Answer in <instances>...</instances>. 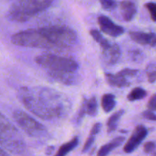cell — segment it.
Masks as SVG:
<instances>
[{
  "mask_svg": "<svg viewBox=\"0 0 156 156\" xmlns=\"http://www.w3.org/2000/svg\"><path fill=\"white\" fill-rule=\"evenodd\" d=\"M20 98L28 111L40 118H60L70 110V102L66 96L47 88H22Z\"/></svg>",
  "mask_w": 156,
  "mask_h": 156,
  "instance_id": "cell-1",
  "label": "cell"
},
{
  "mask_svg": "<svg viewBox=\"0 0 156 156\" xmlns=\"http://www.w3.org/2000/svg\"><path fill=\"white\" fill-rule=\"evenodd\" d=\"M77 41L76 32L61 25L48 26L37 29H27L14 34L12 44L24 47L41 49L68 48Z\"/></svg>",
  "mask_w": 156,
  "mask_h": 156,
  "instance_id": "cell-2",
  "label": "cell"
},
{
  "mask_svg": "<svg viewBox=\"0 0 156 156\" xmlns=\"http://www.w3.org/2000/svg\"><path fill=\"white\" fill-rule=\"evenodd\" d=\"M0 146L12 154H22L26 144L16 127L0 113Z\"/></svg>",
  "mask_w": 156,
  "mask_h": 156,
  "instance_id": "cell-3",
  "label": "cell"
},
{
  "mask_svg": "<svg viewBox=\"0 0 156 156\" xmlns=\"http://www.w3.org/2000/svg\"><path fill=\"white\" fill-rule=\"evenodd\" d=\"M54 0H17L12 5L8 16L9 19L24 22L51 5Z\"/></svg>",
  "mask_w": 156,
  "mask_h": 156,
  "instance_id": "cell-4",
  "label": "cell"
},
{
  "mask_svg": "<svg viewBox=\"0 0 156 156\" xmlns=\"http://www.w3.org/2000/svg\"><path fill=\"white\" fill-rule=\"evenodd\" d=\"M35 61L38 65L47 69L52 78L65 73H76L79 69V65L74 59L50 53L40 55L37 56Z\"/></svg>",
  "mask_w": 156,
  "mask_h": 156,
  "instance_id": "cell-5",
  "label": "cell"
},
{
  "mask_svg": "<svg viewBox=\"0 0 156 156\" xmlns=\"http://www.w3.org/2000/svg\"><path fill=\"white\" fill-rule=\"evenodd\" d=\"M13 117L24 132L31 137H42L47 133L46 128L40 122L22 111H15Z\"/></svg>",
  "mask_w": 156,
  "mask_h": 156,
  "instance_id": "cell-6",
  "label": "cell"
},
{
  "mask_svg": "<svg viewBox=\"0 0 156 156\" xmlns=\"http://www.w3.org/2000/svg\"><path fill=\"white\" fill-rule=\"evenodd\" d=\"M148 135V130L145 126L140 125L135 128L133 132L132 135L128 140L127 143L125 144L123 147V151L126 153H132L140 144L143 143V140L146 139Z\"/></svg>",
  "mask_w": 156,
  "mask_h": 156,
  "instance_id": "cell-7",
  "label": "cell"
},
{
  "mask_svg": "<svg viewBox=\"0 0 156 156\" xmlns=\"http://www.w3.org/2000/svg\"><path fill=\"white\" fill-rule=\"evenodd\" d=\"M98 24L103 33L113 37H117L124 33V28L120 25L116 24L111 18L108 17L101 15L98 18Z\"/></svg>",
  "mask_w": 156,
  "mask_h": 156,
  "instance_id": "cell-8",
  "label": "cell"
},
{
  "mask_svg": "<svg viewBox=\"0 0 156 156\" xmlns=\"http://www.w3.org/2000/svg\"><path fill=\"white\" fill-rule=\"evenodd\" d=\"M131 39L141 45L156 46V34L154 33H145L140 31H132L129 33Z\"/></svg>",
  "mask_w": 156,
  "mask_h": 156,
  "instance_id": "cell-9",
  "label": "cell"
},
{
  "mask_svg": "<svg viewBox=\"0 0 156 156\" xmlns=\"http://www.w3.org/2000/svg\"><path fill=\"white\" fill-rule=\"evenodd\" d=\"M103 55L107 63L114 65L120 60L121 56V50L117 44H112L108 50L103 51Z\"/></svg>",
  "mask_w": 156,
  "mask_h": 156,
  "instance_id": "cell-10",
  "label": "cell"
},
{
  "mask_svg": "<svg viewBox=\"0 0 156 156\" xmlns=\"http://www.w3.org/2000/svg\"><path fill=\"white\" fill-rule=\"evenodd\" d=\"M120 9L122 17L126 21H132L137 12L135 3L129 0H124L120 3Z\"/></svg>",
  "mask_w": 156,
  "mask_h": 156,
  "instance_id": "cell-11",
  "label": "cell"
},
{
  "mask_svg": "<svg viewBox=\"0 0 156 156\" xmlns=\"http://www.w3.org/2000/svg\"><path fill=\"white\" fill-rule=\"evenodd\" d=\"M107 81L111 85L117 88H125L129 85V82L126 79V76L122 74L120 72L116 74L107 73L105 75Z\"/></svg>",
  "mask_w": 156,
  "mask_h": 156,
  "instance_id": "cell-12",
  "label": "cell"
},
{
  "mask_svg": "<svg viewBox=\"0 0 156 156\" xmlns=\"http://www.w3.org/2000/svg\"><path fill=\"white\" fill-rule=\"evenodd\" d=\"M124 140H125L124 137L123 136L117 137V138L113 140L111 142H110L109 143H108V144L102 146V147L100 149V150L98 151V155L105 156L108 155L109 153H111V152L113 150V149H115V148H117L118 146H120V145L123 144Z\"/></svg>",
  "mask_w": 156,
  "mask_h": 156,
  "instance_id": "cell-13",
  "label": "cell"
},
{
  "mask_svg": "<svg viewBox=\"0 0 156 156\" xmlns=\"http://www.w3.org/2000/svg\"><path fill=\"white\" fill-rule=\"evenodd\" d=\"M101 123H97L93 126L92 129H91V133H90L89 136L88 137L85 145H84V147L83 149H82V152H87V151L91 147L93 143H94L96 136L99 133V132L101 131Z\"/></svg>",
  "mask_w": 156,
  "mask_h": 156,
  "instance_id": "cell-14",
  "label": "cell"
},
{
  "mask_svg": "<svg viewBox=\"0 0 156 156\" xmlns=\"http://www.w3.org/2000/svg\"><path fill=\"white\" fill-rule=\"evenodd\" d=\"M101 106L106 113L113 111L116 106L115 96L113 94H104L101 98Z\"/></svg>",
  "mask_w": 156,
  "mask_h": 156,
  "instance_id": "cell-15",
  "label": "cell"
},
{
  "mask_svg": "<svg viewBox=\"0 0 156 156\" xmlns=\"http://www.w3.org/2000/svg\"><path fill=\"white\" fill-rule=\"evenodd\" d=\"M91 34V36L92 37L93 39L98 43V44L100 45V47H101L102 51H105L107 50L111 46V43H110L108 41V40H107L103 35L101 34L100 31H98V30H91L90 31Z\"/></svg>",
  "mask_w": 156,
  "mask_h": 156,
  "instance_id": "cell-16",
  "label": "cell"
},
{
  "mask_svg": "<svg viewBox=\"0 0 156 156\" xmlns=\"http://www.w3.org/2000/svg\"><path fill=\"white\" fill-rule=\"evenodd\" d=\"M79 144V138L78 137H74L72 140H70L68 143L62 145L59 149L58 152H56V155L58 156H64L67 154L69 153L70 152L76 149V146Z\"/></svg>",
  "mask_w": 156,
  "mask_h": 156,
  "instance_id": "cell-17",
  "label": "cell"
},
{
  "mask_svg": "<svg viewBox=\"0 0 156 156\" xmlns=\"http://www.w3.org/2000/svg\"><path fill=\"white\" fill-rule=\"evenodd\" d=\"M124 114V111L123 110H120L117 112L114 113L112 116H111L109 119H108V123H107V127H108V132L109 133L114 132L117 127L120 119L121 118L122 116Z\"/></svg>",
  "mask_w": 156,
  "mask_h": 156,
  "instance_id": "cell-18",
  "label": "cell"
},
{
  "mask_svg": "<svg viewBox=\"0 0 156 156\" xmlns=\"http://www.w3.org/2000/svg\"><path fill=\"white\" fill-rule=\"evenodd\" d=\"M147 95V92L146 90L142 88H135L129 92L128 94L127 99L129 101H135L141 100Z\"/></svg>",
  "mask_w": 156,
  "mask_h": 156,
  "instance_id": "cell-19",
  "label": "cell"
},
{
  "mask_svg": "<svg viewBox=\"0 0 156 156\" xmlns=\"http://www.w3.org/2000/svg\"><path fill=\"white\" fill-rule=\"evenodd\" d=\"M87 114L91 117H95L98 113V101L95 97H92L86 101Z\"/></svg>",
  "mask_w": 156,
  "mask_h": 156,
  "instance_id": "cell-20",
  "label": "cell"
},
{
  "mask_svg": "<svg viewBox=\"0 0 156 156\" xmlns=\"http://www.w3.org/2000/svg\"><path fill=\"white\" fill-rule=\"evenodd\" d=\"M146 74L150 83L156 82V65H149L146 69Z\"/></svg>",
  "mask_w": 156,
  "mask_h": 156,
  "instance_id": "cell-21",
  "label": "cell"
},
{
  "mask_svg": "<svg viewBox=\"0 0 156 156\" xmlns=\"http://www.w3.org/2000/svg\"><path fill=\"white\" fill-rule=\"evenodd\" d=\"M86 101L87 99H84L83 101H82V106H81L80 110L79 111V114H78L77 117H76V123L78 124L80 123V122L82 121V119L84 118L85 115L87 114V108H86Z\"/></svg>",
  "mask_w": 156,
  "mask_h": 156,
  "instance_id": "cell-22",
  "label": "cell"
},
{
  "mask_svg": "<svg viewBox=\"0 0 156 156\" xmlns=\"http://www.w3.org/2000/svg\"><path fill=\"white\" fill-rule=\"evenodd\" d=\"M99 1H100L102 8L105 10L111 11L116 7L115 0H99Z\"/></svg>",
  "mask_w": 156,
  "mask_h": 156,
  "instance_id": "cell-23",
  "label": "cell"
},
{
  "mask_svg": "<svg viewBox=\"0 0 156 156\" xmlns=\"http://www.w3.org/2000/svg\"><path fill=\"white\" fill-rule=\"evenodd\" d=\"M146 9L149 11L150 14L151 18L153 21L156 22V3L155 2H149L145 5Z\"/></svg>",
  "mask_w": 156,
  "mask_h": 156,
  "instance_id": "cell-24",
  "label": "cell"
},
{
  "mask_svg": "<svg viewBox=\"0 0 156 156\" xmlns=\"http://www.w3.org/2000/svg\"><path fill=\"white\" fill-rule=\"evenodd\" d=\"M156 148V144L154 142H148L144 145L143 150L146 153H151L153 152Z\"/></svg>",
  "mask_w": 156,
  "mask_h": 156,
  "instance_id": "cell-25",
  "label": "cell"
},
{
  "mask_svg": "<svg viewBox=\"0 0 156 156\" xmlns=\"http://www.w3.org/2000/svg\"><path fill=\"white\" fill-rule=\"evenodd\" d=\"M143 117L149 120H152V121H156V114L152 112V111L149 110V111H146L143 113Z\"/></svg>",
  "mask_w": 156,
  "mask_h": 156,
  "instance_id": "cell-26",
  "label": "cell"
},
{
  "mask_svg": "<svg viewBox=\"0 0 156 156\" xmlns=\"http://www.w3.org/2000/svg\"><path fill=\"white\" fill-rule=\"evenodd\" d=\"M120 73L125 76H134L138 73V70L136 69H124L121 70Z\"/></svg>",
  "mask_w": 156,
  "mask_h": 156,
  "instance_id": "cell-27",
  "label": "cell"
},
{
  "mask_svg": "<svg viewBox=\"0 0 156 156\" xmlns=\"http://www.w3.org/2000/svg\"><path fill=\"white\" fill-rule=\"evenodd\" d=\"M148 108L151 111H156V94H154L149 101Z\"/></svg>",
  "mask_w": 156,
  "mask_h": 156,
  "instance_id": "cell-28",
  "label": "cell"
},
{
  "mask_svg": "<svg viewBox=\"0 0 156 156\" xmlns=\"http://www.w3.org/2000/svg\"><path fill=\"white\" fill-rule=\"evenodd\" d=\"M8 153L7 152H5V151H3L2 149L0 148V155H7Z\"/></svg>",
  "mask_w": 156,
  "mask_h": 156,
  "instance_id": "cell-29",
  "label": "cell"
}]
</instances>
